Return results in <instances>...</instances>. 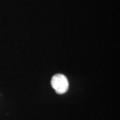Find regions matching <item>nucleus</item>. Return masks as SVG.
Here are the masks:
<instances>
[{"label": "nucleus", "instance_id": "f257e3e1", "mask_svg": "<svg viewBox=\"0 0 120 120\" xmlns=\"http://www.w3.org/2000/svg\"><path fill=\"white\" fill-rule=\"evenodd\" d=\"M51 84L56 93L59 94L66 93L69 88V82L67 78L62 74H56L52 76Z\"/></svg>", "mask_w": 120, "mask_h": 120}]
</instances>
